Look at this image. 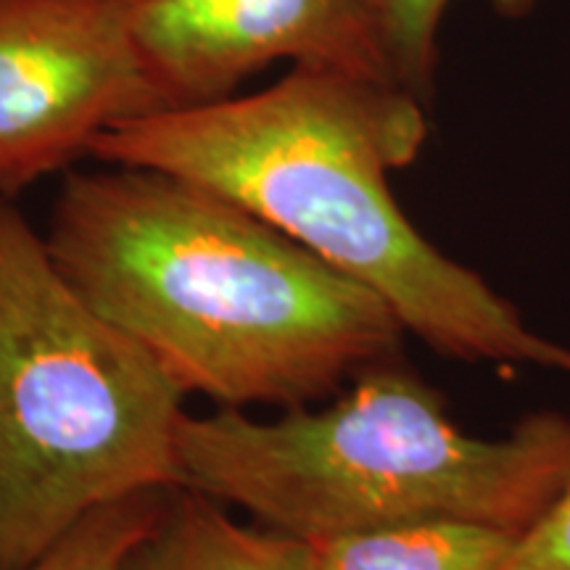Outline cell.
I'll return each instance as SVG.
<instances>
[{"instance_id": "1", "label": "cell", "mask_w": 570, "mask_h": 570, "mask_svg": "<svg viewBox=\"0 0 570 570\" xmlns=\"http://www.w3.org/2000/svg\"><path fill=\"white\" fill-rule=\"evenodd\" d=\"M42 238L98 315L219 410L312 407L402 354L407 331L367 285L159 169L69 173Z\"/></svg>"}, {"instance_id": "2", "label": "cell", "mask_w": 570, "mask_h": 570, "mask_svg": "<svg viewBox=\"0 0 570 570\" xmlns=\"http://www.w3.org/2000/svg\"><path fill=\"white\" fill-rule=\"evenodd\" d=\"M425 138L423 101L402 85L291 67L265 90L114 125L90 156L159 169L238 204L367 285L433 352L570 375L568 346L531 331L402 212L389 175L410 167Z\"/></svg>"}, {"instance_id": "3", "label": "cell", "mask_w": 570, "mask_h": 570, "mask_svg": "<svg viewBox=\"0 0 570 570\" xmlns=\"http://www.w3.org/2000/svg\"><path fill=\"white\" fill-rule=\"evenodd\" d=\"M177 452L185 487L309 544L420 520L520 537L570 483V417L533 412L504 439H475L399 354L323 410L185 415Z\"/></svg>"}, {"instance_id": "4", "label": "cell", "mask_w": 570, "mask_h": 570, "mask_svg": "<svg viewBox=\"0 0 570 570\" xmlns=\"http://www.w3.org/2000/svg\"><path fill=\"white\" fill-rule=\"evenodd\" d=\"M185 396L0 194V570H27L104 504L185 487Z\"/></svg>"}, {"instance_id": "5", "label": "cell", "mask_w": 570, "mask_h": 570, "mask_svg": "<svg viewBox=\"0 0 570 570\" xmlns=\"http://www.w3.org/2000/svg\"><path fill=\"white\" fill-rule=\"evenodd\" d=\"M140 0H0V194L90 156L127 119L164 111L138 40Z\"/></svg>"}, {"instance_id": "6", "label": "cell", "mask_w": 570, "mask_h": 570, "mask_svg": "<svg viewBox=\"0 0 570 570\" xmlns=\"http://www.w3.org/2000/svg\"><path fill=\"white\" fill-rule=\"evenodd\" d=\"M138 40L167 109L233 96L277 61L402 85L381 0H140Z\"/></svg>"}, {"instance_id": "7", "label": "cell", "mask_w": 570, "mask_h": 570, "mask_svg": "<svg viewBox=\"0 0 570 570\" xmlns=\"http://www.w3.org/2000/svg\"><path fill=\"white\" fill-rule=\"evenodd\" d=\"M117 570H317V547L269 525L248 529L214 497L175 487Z\"/></svg>"}, {"instance_id": "8", "label": "cell", "mask_w": 570, "mask_h": 570, "mask_svg": "<svg viewBox=\"0 0 570 570\" xmlns=\"http://www.w3.org/2000/svg\"><path fill=\"white\" fill-rule=\"evenodd\" d=\"M515 539L465 520H420L315 544L317 570H497Z\"/></svg>"}, {"instance_id": "9", "label": "cell", "mask_w": 570, "mask_h": 570, "mask_svg": "<svg viewBox=\"0 0 570 570\" xmlns=\"http://www.w3.org/2000/svg\"><path fill=\"white\" fill-rule=\"evenodd\" d=\"M167 491H140L92 510L27 570H117L125 552L159 518Z\"/></svg>"}, {"instance_id": "10", "label": "cell", "mask_w": 570, "mask_h": 570, "mask_svg": "<svg viewBox=\"0 0 570 570\" xmlns=\"http://www.w3.org/2000/svg\"><path fill=\"white\" fill-rule=\"evenodd\" d=\"M452 0H381L383 27L391 59H394L399 82L420 101H425L433 88L436 71V38L441 19ZM537 0H494L502 17L518 19L533 9Z\"/></svg>"}, {"instance_id": "11", "label": "cell", "mask_w": 570, "mask_h": 570, "mask_svg": "<svg viewBox=\"0 0 570 570\" xmlns=\"http://www.w3.org/2000/svg\"><path fill=\"white\" fill-rule=\"evenodd\" d=\"M497 570H570V483L512 544Z\"/></svg>"}]
</instances>
